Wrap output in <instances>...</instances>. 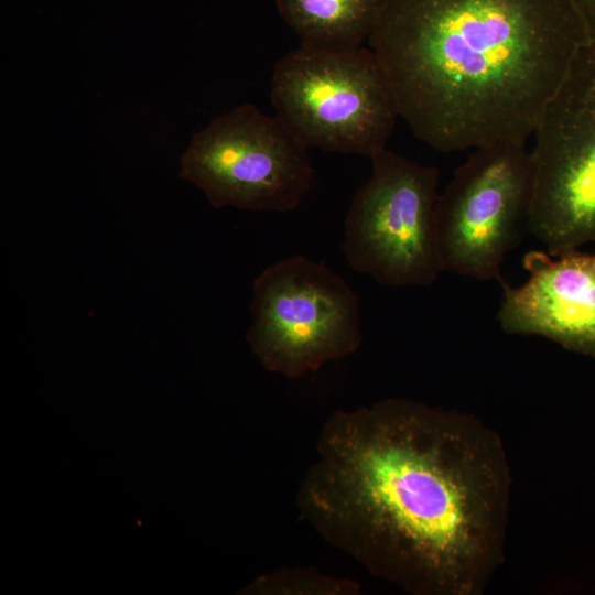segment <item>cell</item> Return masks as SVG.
Returning <instances> with one entry per match:
<instances>
[{
	"mask_svg": "<svg viewBox=\"0 0 595 595\" xmlns=\"http://www.w3.org/2000/svg\"><path fill=\"white\" fill-rule=\"evenodd\" d=\"M511 476L474 415L390 398L334 412L296 495L301 517L415 595H478L504 561Z\"/></svg>",
	"mask_w": 595,
	"mask_h": 595,
	"instance_id": "obj_1",
	"label": "cell"
},
{
	"mask_svg": "<svg viewBox=\"0 0 595 595\" xmlns=\"http://www.w3.org/2000/svg\"><path fill=\"white\" fill-rule=\"evenodd\" d=\"M592 34L572 0H382L369 36L414 137L526 145Z\"/></svg>",
	"mask_w": 595,
	"mask_h": 595,
	"instance_id": "obj_2",
	"label": "cell"
},
{
	"mask_svg": "<svg viewBox=\"0 0 595 595\" xmlns=\"http://www.w3.org/2000/svg\"><path fill=\"white\" fill-rule=\"evenodd\" d=\"M275 116L310 149L372 158L386 149L398 104L377 56L363 47L300 45L273 68Z\"/></svg>",
	"mask_w": 595,
	"mask_h": 595,
	"instance_id": "obj_3",
	"label": "cell"
},
{
	"mask_svg": "<svg viewBox=\"0 0 595 595\" xmlns=\"http://www.w3.org/2000/svg\"><path fill=\"white\" fill-rule=\"evenodd\" d=\"M250 348L270 372L300 378L356 351L361 344L359 298L324 262L279 260L253 281Z\"/></svg>",
	"mask_w": 595,
	"mask_h": 595,
	"instance_id": "obj_4",
	"label": "cell"
},
{
	"mask_svg": "<svg viewBox=\"0 0 595 595\" xmlns=\"http://www.w3.org/2000/svg\"><path fill=\"white\" fill-rule=\"evenodd\" d=\"M528 232L558 256L595 241V39L581 48L533 133Z\"/></svg>",
	"mask_w": 595,
	"mask_h": 595,
	"instance_id": "obj_5",
	"label": "cell"
},
{
	"mask_svg": "<svg viewBox=\"0 0 595 595\" xmlns=\"http://www.w3.org/2000/svg\"><path fill=\"white\" fill-rule=\"evenodd\" d=\"M180 176L215 208L286 213L311 190L313 167L309 148L281 119L245 104L192 137Z\"/></svg>",
	"mask_w": 595,
	"mask_h": 595,
	"instance_id": "obj_6",
	"label": "cell"
},
{
	"mask_svg": "<svg viewBox=\"0 0 595 595\" xmlns=\"http://www.w3.org/2000/svg\"><path fill=\"white\" fill-rule=\"evenodd\" d=\"M440 172L385 149L348 208V266L390 286L429 285L443 272L435 208Z\"/></svg>",
	"mask_w": 595,
	"mask_h": 595,
	"instance_id": "obj_7",
	"label": "cell"
},
{
	"mask_svg": "<svg viewBox=\"0 0 595 595\" xmlns=\"http://www.w3.org/2000/svg\"><path fill=\"white\" fill-rule=\"evenodd\" d=\"M531 192L526 145L475 149L439 194L435 228L443 271L499 279L506 256L528 232Z\"/></svg>",
	"mask_w": 595,
	"mask_h": 595,
	"instance_id": "obj_8",
	"label": "cell"
},
{
	"mask_svg": "<svg viewBox=\"0 0 595 595\" xmlns=\"http://www.w3.org/2000/svg\"><path fill=\"white\" fill-rule=\"evenodd\" d=\"M523 266L529 275L522 284L504 283L501 328L548 338L595 359V253L532 250Z\"/></svg>",
	"mask_w": 595,
	"mask_h": 595,
	"instance_id": "obj_9",
	"label": "cell"
},
{
	"mask_svg": "<svg viewBox=\"0 0 595 595\" xmlns=\"http://www.w3.org/2000/svg\"><path fill=\"white\" fill-rule=\"evenodd\" d=\"M300 45L345 50L360 47L374 30L382 0H274Z\"/></svg>",
	"mask_w": 595,
	"mask_h": 595,
	"instance_id": "obj_10",
	"label": "cell"
},
{
	"mask_svg": "<svg viewBox=\"0 0 595 595\" xmlns=\"http://www.w3.org/2000/svg\"><path fill=\"white\" fill-rule=\"evenodd\" d=\"M262 595H355V581L335 577L314 569L285 567L259 576L248 588Z\"/></svg>",
	"mask_w": 595,
	"mask_h": 595,
	"instance_id": "obj_11",
	"label": "cell"
},
{
	"mask_svg": "<svg viewBox=\"0 0 595 595\" xmlns=\"http://www.w3.org/2000/svg\"><path fill=\"white\" fill-rule=\"evenodd\" d=\"M595 39V0H572Z\"/></svg>",
	"mask_w": 595,
	"mask_h": 595,
	"instance_id": "obj_12",
	"label": "cell"
}]
</instances>
